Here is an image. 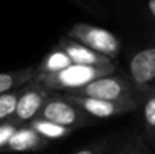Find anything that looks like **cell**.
I'll use <instances>...</instances> for the list:
<instances>
[{"label":"cell","mask_w":155,"mask_h":154,"mask_svg":"<svg viewBox=\"0 0 155 154\" xmlns=\"http://www.w3.org/2000/svg\"><path fill=\"white\" fill-rule=\"evenodd\" d=\"M114 72V70L91 67V65L71 64L53 74H37L34 81L45 90L52 93H72L90 83L99 76Z\"/></svg>","instance_id":"obj_1"},{"label":"cell","mask_w":155,"mask_h":154,"mask_svg":"<svg viewBox=\"0 0 155 154\" xmlns=\"http://www.w3.org/2000/svg\"><path fill=\"white\" fill-rule=\"evenodd\" d=\"M72 94L86 95L93 98L113 101H125V100H140V90L132 82L129 75L114 72L91 81L90 83L72 92Z\"/></svg>","instance_id":"obj_2"},{"label":"cell","mask_w":155,"mask_h":154,"mask_svg":"<svg viewBox=\"0 0 155 154\" xmlns=\"http://www.w3.org/2000/svg\"><path fill=\"white\" fill-rule=\"evenodd\" d=\"M38 117L53 122L63 127L71 128L74 131L78 128L91 126L95 122L84 111H82V108H79L76 104H74L63 93L59 92L49 94Z\"/></svg>","instance_id":"obj_3"},{"label":"cell","mask_w":155,"mask_h":154,"mask_svg":"<svg viewBox=\"0 0 155 154\" xmlns=\"http://www.w3.org/2000/svg\"><path fill=\"white\" fill-rule=\"evenodd\" d=\"M67 35L112 60L116 59L120 53V40L112 32L104 27L79 22L71 26V29L67 32Z\"/></svg>","instance_id":"obj_4"},{"label":"cell","mask_w":155,"mask_h":154,"mask_svg":"<svg viewBox=\"0 0 155 154\" xmlns=\"http://www.w3.org/2000/svg\"><path fill=\"white\" fill-rule=\"evenodd\" d=\"M60 93V92H59ZM70 101L76 104L82 111H84L94 120H104L110 117L121 116V115L135 112L139 109L140 100H125V101H113L93 98L86 95H78L72 93H63Z\"/></svg>","instance_id":"obj_5"},{"label":"cell","mask_w":155,"mask_h":154,"mask_svg":"<svg viewBox=\"0 0 155 154\" xmlns=\"http://www.w3.org/2000/svg\"><path fill=\"white\" fill-rule=\"evenodd\" d=\"M51 93L52 92H48L42 86H40L34 79L26 83L25 86H22L15 112L10 119V122L16 126H27L35 117H38Z\"/></svg>","instance_id":"obj_6"},{"label":"cell","mask_w":155,"mask_h":154,"mask_svg":"<svg viewBox=\"0 0 155 154\" xmlns=\"http://www.w3.org/2000/svg\"><path fill=\"white\" fill-rule=\"evenodd\" d=\"M129 78L137 89L155 85V44L137 49L128 60Z\"/></svg>","instance_id":"obj_7"},{"label":"cell","mask_w":155,"mask_h":154,"mask_svg":"<svg viewBox=\"0 0 155 154\" xmlns=\"http://www.w3.org/2000/svg\"><path fill=\"white\" fill-rule=\"evenodd\" d=\"M57 45L68 55V57L71 59V62L74 64L91 65V67L107 68V70L116 71V64L113 63L112 59H109V57L87 48L86 45L80 44L79 41L74 40V38L68 37V35L63 37Z\"/></svg>","instance_id":"obj_8"},{"label":"cell","mask_w":155,"mask_h":154,"mask_svg":"<svg viewBox=\"0 0 155 154\" xmlns=\"http://www.w3.org/2000/svg\"><path fill=\"white\" fill-rule=\"evenodd\" d=\"M49 141L41 136L34 128L27 126H19L7 145L5 153H22V152H37L48 146Z\"/></svg>","instance_id":"obj_9"},{"label":"cell","mask_w":155,"mask_h":154,"mask_svg":"<svg viewBox=\"0 0 155 154\" xmlns=\"http://www.w3.org/2000/svg\"><path fill=\"white\" fill-rule=\"evenodd\" d=\"M143 120V136L155 150V85L140 89L139 109Z\"/></svg>","instance_id":"obj_10"},{"label":"cell","mask_w":155,"mask_h":154,"mask_svg":"<svg viewBox=\"0 0 155 154\" xmlns=\"http://www.w3.org/2000/svg\"><path fill=\"white\" fill-rule=\"evenodd\" d=\"M106 154H154V149L142 132L132 131L121 141L114 142Z\"/></svg>","instance_id":"obj_11"},{"label":"cell","mask_w":155,"mask_h":154,"mask_svg":"<svg viewBox=\"0 0 155 154\" xmlns=\"http://www.w3.org/2000/svg\"><path fill=\"white\" fill-rule=\"evenodd\" d=\"M37 65L8 71V72H0V94L22 87L23 85L33 81L37 76Z\"/></svg>","instance_id":"obj_12"},{"label":"cell","mask_w":155,"mask_h":154,"mask_svg":"<svg viewBox=\"0 0 155 154\" xmlns=\"http://www.w3.org/2000/svg\"><path fill=\"white\" fill-rule=\"evenodd\" d=\"M29 126L34 128L41 136L48 139L49 142L56 141V139H63L74 132V130H71V128L63 127V126H59L53 122L42 119V117H35L33 122L29 123Z\"/></svg>","instance_id":"obj_13"},{"label":"cell","mask_w":155,"mask_h":154,"mask_svg":"<svg viewBox=\"0 0 155 154\" xmlns=\"http://www.w3.org/2000/svg\"><path fill=\"white\" fill-rule=\"evenodd\" d=\"M71 64H72V62L68 57V55L57 45L53 51L49 52L44 57L42 62L37 65V70H38V74H53Z\"/></svg>","instance_id":"obj_14"},{"label":"cell","mask_w":155,"mask_h":154,"mask_svg":"<svg viewBox=\"0 0 155 154\" xmlns=\"http://www.w3.org/2000/svg\"><path fill=\"white\" fill-rule=\"evenodd\" d=\"M21 90H22V87L0 94V123L10 122V119L12 117L15 108H16L19 94H21Z\"/></svg>","instance_id":"obj_15"},{"label":"cell","mask_w":155,"mask_h":154,"mask_svg":"<svg viewBox=\"0 0 155 154\" xmlns=\"http://www.w3.org/2000/svg\"><path fill=\"white\" fill-rule=\"evenodd\" d=\"M114 142V136H106V138L98 139V141H94L91 143L86 145L84 147L79 149L74 154H106Z\"/></svg>","instance_id":"obj_16"},{"label":"cell","mask_w":155,"mask_h":154,"mask_svg":"<svg viewBox=\"0 0 155 154\" xmlns=\"http://www.w3.org/2000/svg\"><path fill=\"white\" fill-rule=\"evenodd\" d=\"M18 127L19 126L14 124L11 122L0 123V153H5L8 142H10L11 136L14 135V132L16 131Z\"/></svg>","instance_id":"obj_17"},{"label":"cell","mask_w":155,"mask_h":154,"mask_svg":"<svg viewBox=\"0 0 155 154\" xmlns=\"http://www.w3.org/2000/svg\"><path fill=\"white\" fill-rule=\"evenodd\" d=\"M71 2L93 15H102V7L97 0H71Z\"/></svg>","instance_id":"obj_18"},{"label":"cell","mask_w":155,"mask_h":154,"mask_svg":"<svg viewBox=\"0 0 155 154\" xmlns=\"http://www.w3.org/2000/svg\"><path fill=\"white\" fill-rule=\"evenodd\" d=\"M146 10H147V15L150 16V19L155 23V0H147Z\"/></svg>","instance_id":"obj_19"}]
</instances>
